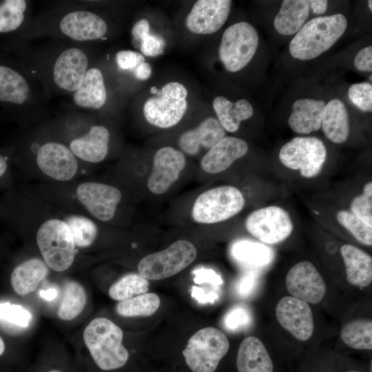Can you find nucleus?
Here are the masks:
<instances>
[{"label":"nucleus","mask_w":372,"mask_h":372,"mask_svg":"<svg viewBox=\"0 0 372 372\" xmlns=\"http://www.w3.org/2000/svg\"><path fill=\"white\" fill-rule=\"evenodd\" d=\"M123 338L122 329L105 318H96L85 327L84 343L99 371L116 372L127 366L130 353L123 344Z\"/></svg>","instance_id":"1"},{"label":"nucleus","mask_w":372,"mask_h":372,"mask_svg":"<svg viewBox=\"0 0 372 372\" xmlns=\"http://www.w3.org/2000/svg\"><path fill=\"white\" fill-rule=\"evenodd\" d=\"M347 27V19L340 13L313 18L305 23L291 39L289 52L301 61L315 59L331 48Z\"/></svg>","instance_id":"2"},{"label":"nucleus","mask_w":372,"mask_h":372,"mask_svg":"<svg viewBox=\"0 0 372 372\" xmlns=\"http://www.w3.org/2000/svg\"><path fill=\"white\" fill-rule=\"evenodd\" d=\"M36 240L48 267L57 272L68 269L75 258L76 246L65 220L50 218L39 227Z\"/></svg>","instance_id":"3"},{"label":"nucleus","mask_w":372,"mask_h":372,"mask_svg":"<svg viewBox=\"0 0 372 372\" xmlns=\"http://www.w3.org/2000/svg\"><path fill=\"white\" fill-rule=\"evenodd\" d=\"M225 334L215 327H205L191 336L182 356L190 372H216L229 349Z\"/></svg>","instance_id":"4"},{"label":"nucleus","mask_w":372,"mask_h":372,"mask_svg":"<svg viewBox=\"0 0 372 372\" xmlns=\"http://www.w3.org/2000/svg\"><path fill=\"white\" fill-rule=\"evenodd\" d=\"M245 198L235 187L223 185L207 190L196 199L192 211L198 223H220L238 214L244 207Z\"/></svg>","instance_id":"5"},{"label":"nucleus","mask_w":372,"mask_h":372,"mask_svg":"<svg viewBox=\"0 0 372 372\" xmlns=\"http://www.w3.org/2000/svg\"><path fill=\"white\" fill-rule=\"evenodd\" d=\"M187 90L177 81L165 84L158 94L147 99L143 107L145 120L160 128L178 124L187 109Z\"/></svg>","instance_id":"6"},{"label":"nucleus","mask_w":372,"mask_h":372,"mask_svg":"<svg viewBox=\"0 0 372 372\" xmlns=\"http://www.w3.org/2000/svg\"><path fill=\"white\" fill-rule=\"evenodd\" d=\"M196 256V248L192 242L179 240L162 251L143 257L137 268L139 274L145 279L158 280L183 271Z\"/></svg>","instance_id":"7"},{"label":"nucleus","mask_w":372,"mask_h":372,"mask_svg":"<svg viewBox=\"0 0 372 372\" xmlns=\"http://www.w3.org/2000/svg\"><path fill=\"white\" fill-rule=\"evenodd\" d=\"M259 43L258 34L249 23L240 21L229 26L223 32L218 50L225 69L236 72L253 59Z\"/></svg>","instance_id":"8"},{"label":"nucleus","mask_w":372,"mask_h":372,"mask_svg":"<svg viewBox=\"0 0 372 372\" xmlns=\"http://www.w3.org/2000/svg\"><path fill=\"white\" fill-rule=\"evenodd\" d=\"M326 158L324 143L314 136L295 137L285 144L279 152V159L285 167L299 170L305 178L319 174Z\"/></svg>","instance_id":"9"},{"label":"nucleus","mask_w":372,"mask_h":372,"mask_svg":"<svg viewBox=\"0 0 372 372\" xmlns=\"http://www.w3.org/2000/svg\"><path fill=\"white\" fill-rule=\"evenodd\" d=\"M245 227L256 239L270 245L285 240L293 229L289 214L278 206H268L254 211L247 216Z\"/></svg>","instance_id":"10"},{"label":"nucleus","mask_w":372,"mask_h":372,"mask_svg":"<svg viewBox=\"0 0 372 372\" xmlns=\"http://www.w3.org/2000/svg\"><path fill=\"white\" fill-rule=\"evenodd\" d=\"M79 203L95 218L107 222L113 218L122 194L117 187L94 181L80 183L76 189Z\"/></svg>","instance_id":"11"},{"label":"nucleus","mask_w":372,"mask_h":372,"mask_svg":"<svg viewBox=\"0 0 372 372\" xmlns=\"http://www.w3.org/2000/svg\"><path fill=\"white\" fill-rule=\"evenodd\" d=\"M40 170L57 181H69L76 174L79 163L69 147L56 141L42 144L36 154Z\"/></svg>","instance_id":"12"},{"label":"nucleus","mask_w":372,"mask_h":372,"mask_svg":"<svg viewBox=\"0 0 372 372\" xmlns=\"http://www.w3.org/2000/svg\"><path fill=\"white\" fill-rule=\"evenodd\" d=\"M285 284L291 296L311 304L325 296L326 285L316 267L309 261H301L288 271Z\"/></svg>","instance_id":"13"},{"label":"nucleus","mask_w":372,"mask_h":372,"mask_svg":"<svg viewBox=\"0 0 372 372\" xmlns=\"http://www.w3.org/2000/svg\"><path fill=\"white\" fill-rule=\"evenodd\" d=\"M186 165L184 154L172 147L160 148L153 159L152 171L147 180V187L154 194H162L179 178Z\"/></svg>","instance_id":"14"},{"label":"nucleus","mask_w":372,"mask_h":372,"mask_svg":"<svg viewBox=\"0 0 372 372\" xmlns=\"http://www.w3.org/2000/svg\"><path fill=\"white\" fill-rule=\"evenodd\" d=\"M231 5L230 0L196 1L185 19V26L194 34H213L227 21Z\"/></svg>","instance_id":"15"},{"label":"nucleus","mask_w":372,"mask_h":372,"mask_svg":"<svg viewBox=\"0 0 372 372\" xmlns=\"http://www.w3.org/2000/svg\"><path fill=\"white\" fill-rule=\"evenodd\" d=\"M276 316L280 324L299 340L306 341L313 335V313L307 302L285 296L277 303Z\"/></svg>","instance_id":"16"},{"label":"nucleus","mask_w":372,"mask_h":372,"mask_svg":"<svg viewBox=\"0 0 372 372\" xmlns=\"http://www.w3.org/2000/svg\"><path fill=\"white\" fill-rule=\"evenodd\" d=\"M88 70V57L79 48L64 50L54 61L52 76L61 90L74 93L80 87Z\"/></svg>","instance_id":"17"},{"label":"nucleus","mask_w":372,"mask_h":372,"mask_svg":"<svg viewBox=\"0 0 372 372\" xmlns=\"http://www.w3.org/2000/svg\"><path fill=\"white\" fill-rule=\"evenodd\" d=\"M60 31L77 41H89L103 38L108 27L105 21L94 12L74 10L65 14L59 24Z\"/></svg>","instance_id":"18"},{"label":"nucleus","mask_w":372,"mask_h":372,"mask_svg":"<svg viewBox=\"0 0 372 372\" xmlns=\"http://www.w3.org/2000/svg\"><path fill=\"white\" fill-rule=\"evenodd\" d=\"M248 149V145L243 139L225 136L208 149L200 161V167L208 174L223 172L234 161L243 157Z\"/></svg>","instance_id":"19"},{"label":"nucleus","mask_w":372,"mask_h":372,"mask_svg":"<svg viewBox=\"0 0 372 372\" xmlns=\"http://www.w3.org/2000/svg\"><path fill=\"white\" fill-rule=\"evenodd\" d=\"M218 119L208 117L198 126L181 134L178 140L180 149L189 156L199 153L201 148L209 149L226 136Z\"/></svg>","instance_id":"20"},{"label":"nucleus","mask_w":372,"mask_h":372,"mask_svg":"<svg viewBox=\"0 0 372 372\" xmlns=\"http://www.w3.org/2000/svg\"><path fill=\"white\" fill-rule=\"evenodd\" d=\"M110 138V132L105 127L92 125L85 134L72 139L69 148L81 160L100 163L107 155Z\"/></svg>","instance_id":"21"},{"label":"nucleus","mask_w":372,"mask_h":372,"mask_svg":"<svg viewBox=\"0 0 372 372\" xmlns=\"http://www.w3.org/2000/svg\"><path fill=\"white\" fill-rule=\"evenodd\" d=\"M325 102L311 98L296 100L288 118L290 128L301 134H309L321 127Z\"/></svg>","instance_id":"22"},{"label":"nucleus","mask_w":372,"mask_h":372,"mask_svg":"<svg viewBox=\"0 0 372 372\" xmlns=\"http://www.w3.org/2000/svg\"><path fill=\"white\" fill-rule=\"evenodd\" d=\"M238 372H273L271 358L260 340L246 337L240 342L236 359Z\"/></svg>","instance_id":"23"},{"label":"nucleus","mask_w":372,"mask_h":372,"mask_svg":"<svg viewBox=\"0 0 372 372\" xmlns=\"http://www.w3.org/2000/svg\"><path fill=\"white\" fill-rule=\"evenodd\" d=\"M107 90L102 72L89 68L78 90L73 93V101L79 107L99 110L105 103Z\"/></svg>","instance_id":"24"},{"label":"nucleus","mask_w":372,"mask_h":372,"mask_svg":"<svg viewBox=\"0 0 372 372\" xmlns=\"http://www.w3.org/2000/svg\"><path fill=\"white\" fill-rule=\"evenodd\" d=\"M347 281L359 287L369 286L372 281V258L362 249L345 244L340 247Z\"/></svg>","instance_id":"25"},{"label":"nucleus","mask_w":372,"mask_h":372,"mask_svg":"<svg viewBox=\"0 0 372 372\" xmlns=\"http://www.w3.org/2000/svg\"><path fill=\"white\" fill-rule=\"evenodd\" d=\"M49 267L39 258H31L17 265L12 271L10 282L14 291L24 296L36 290L47 276Z\"/></svg>","instance_id":"26"},{"label":"nucleus","mask_w":372,"mask_h":372,"mask_svg":"<svg viewBox=\"0 0 372 372\" xmlns=\"http://www.w3.org/2000/svg\"><path fill=\"white\" fill-rule=\"evenodd\" d=\"M321 127L331 142L340 144L347 140L349 134V115L341 100L333 99L325 105Z\"/></svg>","instance_id":"27"},{"label":"nucleus","mask_w":372,"mask_h":372,"mask_svg":"<svg viewBox=\"0 0 372 372\" xmlns=\"http://www.w3.org/2000/svg\"><path fill=\"white\" fill-rule=\"evenodd\" d=\"M212 105L218 121L229 132H236L240 123L254 114L252 105L243 99L231 102L225 96H218L214 99Z\"/></svg>","instance_id":"28"},{"label":"nucleus","mask_w":372,"mask_h":372,"mask_svg":"<svg viewBox=\"0 0 372 372\" xmlns=\"http://www.w3.org/2000/svg\"><path fill=\"white\" fill-rule=\"evenodd\" d=\"M309 1L285 0L273 21L276 31L282 35L296 34L304 25L309 14Z\"/></svg>","instance_id":"29"},{"label":"nucleus","mask_w":372,"mask_h":372,"mask_svg":"<svg viewBox=\"0 0 372 372\" xmlns=\"http://www.w3.org/2000/svg\"><path fill=\"white\" fill-rule=\"evenodd\" d=\"M31 89L28 80L17 70L0 65V101L23 105L30 97Z\"/></svg>","instance_id":"30"},{"label":"nucleus","mask_w":372,"mask_h":372,"mask_svg":"<svg viewBox=\"0 0 372 372\" xmlns=\"http://www.w3.org/2000/svg\"><path fill=\"white\" fill-rule=\"evenodd\" d=\"M231 253L238 262L254 267H265L273 258L271 248L249 240H239L234 242Z\"/></svg>","instance_id":"31"},{"label":"nucleus","mask_w":372,"mask_h":372,"mask_svg":"<svg viewBox=\"0 0 372 372\" xmlns=\"http://www.w3.org/2000/svg\"><path fill=\"white\" fill-rule=\"evenodd\" d=\"M340 336L342 341L353 349L371 350L372 322L364 319L351 321L342 328Z\"/></svg>","instance_id":"32"},{"label":"nucleus","mask_w":372,"mask_h":372,"mask_svg":"<svg viewBox=\"0 0 372 372\" xmlns=\"http://www.w3.org/2000/svg\"><path fill=\"white\" fill-rule=\"evenodd\" d=\"M161 300L154 293H145L132 298L120 301L116 306V311L121 316H149L159 308Z\"/></svg>","instance_id":"33"},{"label":"nucleus","mask_w":372,"mask_h":372,"mask_svg":"<svg viewBox=\"0 0 372 372\" xmlns=\"http://www.w3.org/2000/svg\"><path fill=\"white\" fill-rule=\"evenodd\" d=\"M86 301L87 296L84 287L77 282H68L58 311L59 318L63 320L74 319L83 311Z\"/></svg>","instance_id":"34"},{"label":"nucleus","mask_w":372,"mask_h":372,"mask_svg":"<svg viewBox=\"0 0 372 372\" xmlns=\"http://www.w3.org/2000/svg\"><path fill=\"white\" fill-rule=\"evenodd\" d=\"M149 281L139 273H127L114 282L109 289V296L122 301L147 293Z\"/></svg>","instance_id":"35"},{"label":"nucleus","mask_w":372,"mask_h":372,"mask_svg":"<svg viewBox=\"0 0 372 372\" xmlns=\"http://www.w3.org/2000/svg\"><path fill=\"white\" fill-rule=\"evenodd\" d=\"M76 247L86 248L91 246L98 235V227L90 218L78 214H72L65 218Z\"/></svg>","instance_id":"36"},{"label":"nucleus","mask_w":372,"mask_h":372,"mask_svg":"<svg viewBox=\"0 0 372 372\" xmlns=\"http://www.w3.org/2000/svg\"><path fill=\"white\" fill-rule=\"evenodd\" d=\"M27 2L24 0H6L0 3V32L17 30L25 19Z\"/></svg>","instance_id":"37"},{"label":"nucleus","mask_w":372,"mask_h":372,"mask_svg":"<svg viewBox=\"0 0 372 372\" xmlns=\"http://www.w3.org/2000/svg\"><path fill=\"white\" fill-rule=\"evenodd\" d=\"M337 221L347 229L356 240L366 245H372V227L348 210H340L336 214Z\"/></svg>","instance_id":"38"},{"label":"nucleus","mask_w":372,"mask_h":372,"mask_svg":"<svg viewBox=\"0 0 372 372\" xmlns=\"http://www.w3.org/2000/svg\"><path fill=\"white\" fill-rule=\"evenodd\" d=\"M351 211L354 215L372 227V182L366 183L362 194L355 196L351 203Z\"/></svg>","instance_id":"39"},{"label":"nucleus","mask_w":372,"mask_h":372,"mask_svg":"<svg viewBox=\"0 0 372 372\" xmlns=\"http://www.w3.org/2000/svg\"><path fill=\"white\" fill-rule=\"evenodd\" d=\"M0 319L25 328L30 324L32 314L21 305L3 302L0 303Z\"/></svg>","instance_id":"40"},{"label":"nucleus","mask_w":372,"mask_h":372,"mask_svg":"<svg viewBox=\"0 0 372 372\" xmlns=\"http://www.w3.org/2000/svg\"><path fill=\"white\" fill-rule=\"evenodd\" d=\"M351 103L363 112L372 111V85L367 82L354 83L348 90Z\"/></svg>","instance_id":"41"},{"label":"nucleus","mask_w":372,"mask_h":372,"mask_svg":"<svg viewBox=\"0 0 372 372\" xmlns=\"http://www.w3.org/2000/svg\"><path fill=\"white\" fill-rule=\"evenodd\" d=\"M252 321L249 309L241 304L231 308L224 317V326L229 331H236L247 327Z\"/></svg>","instance_id":"42"},{"label":"nucleus","mask_w":372,"mask_h":372,"mask_svg":"<svg viewBox=\"0 0 372 372\" xmlns=\"http://www.w3.org/2000/svg\"><path fill=\"white\" fill-rule=\"evenodd\" d=\"M164 46V39L161 36L151 34L149 32L142 37L138 48L143 56L154 57L163 53Z\"/></svg>","instance_id":"43"},{"label":"nucleus","mask_w":372,"mask_h":372,"mask_svg":"<svg viewBox=\"0 0 372 372\" xmlns=\"http://www.w3.org/2000/svg\"><path fill=\"white\" fill-rule=\"evenodd\" d=\"M115 60L119 69L132 71L145 61L142 54L130 50L118 51L116 54Z\"/></svg>","instance_id":"44"},{"label":"nucleus","mask_w":372,"mask_h":372,"mask_svg":"<svg viewBox=\"0 0 372 372\" xmlns=\"http://www.w3.org/2000/svg\"><path fill=\"white\" fill-rule=\"evenodd\" d=\"M194 282L197 285L209 284L215 287H220L223 280L220 274L211 269L200 267L192 271Z\"/></svg>","instance_id":"45"},{"label":"nucleus","mask_w":372,"mask_h":372,"mask_svg":"<svg viewBox=\"0 0 372 372\" xmlns=\"http://www.w3.org/2000/svg\"><path fill=\"white\" fill-rule=\"evenodd\" d=\"M258 282V274L255 271H249L243 274L236 284V291L242 297L251 295Z\"/></svg>","instance_id":"46"},{"label":"nucleus","mask_w":372,"mask_h":372,"mask_svg":"<svg viewBox=\"0 0 372 372\" xmlns=\"http://www.w3.org/2000/svg\"><path fill=\"white\" fill-rule=\"evenodd\" d=\"M191 296L200 304L214 303L218 300L220 295L215 289H208L193 286Z\"/></svg>","instance_id":"47"},{"label":"nucleus","mask_w":372,"mask_h":372,"mask_svg":"<svg viewBox=\"0 0 372 372\" xmlns=\"http://www.w3.org/2000/svg\"><path fill=\"white\" fill-rule=\"evenodd\" d=\"M355 67L360 71L372 70V47L366 46L360 50L354 59Z\"/></svg>","instance_id":"48"},{"label":"nucleus","mask_w":372,"mask_h":372,"mask_svg":"<svg viewBox=\"0 0 372 372\" xmlns=\"http://www.w3.org/2000/svg\"><path fill=\"white\" fill-rule=\"evenodd\" d=\"M150 32V24L147 19H141L136 21L132 28V43L135 48H138L142 37Z\"/></svg>","instance_id":"49"},{"label":"nucleus","mask_w":372,"mask_h":372,"mask_svg":"<svg viewBox=\"0 0 372 372\" xmlns=\"http://www.w3.org/2000/svg\"><path fill=\"white\" fill-rule=\"evenodd\" d=\"M152 72V66L147 62L140 63L133 70L135 78L139 81H145L149 78Z\"/></svg>","instance_id":"50"},{"label":"nucleus","mask_w":372,"mask_h":372,"mask_svg":"<svg viewBox=\"0 0 372 372\" xmlns=\"http://www.w3.org/2000/svg\"><path fill=\"white\" fill-rule=\"evenodd\" d=\"M309 1V7L316 14H324L327 8L328 2L324 0H311Z\"/></svg>","instance_id":"51"},{"label":"nucleus","mask_w":372,"mask_h":372,"mask_svg":"<svg viewBox=\"0 0 372 372\" xmlns=\"http://www.w3.org/2000/svg\"><path fill=\"white\" fill-rule=\"evenodd\" d=\"M9 172V158L0 153V182L7 176Z\"/></svg>","instance_id":"52"},{"label":"nucleus","mask_w":372,"mask_h":372,"mask_svg":"<svg viewBox=\"0 0 372 372\" xmlns=\"http://www.w3.org/2000/svg\"><path fill=\"white\" fill-rule=\"evenodd\" d=\"M40 296L42 298L50 301L56 298L57 296V291L54 289H49L47 290H42L40 291Z\"/></svg>","instance_id":"53"},{"label":"nucleus","mask_w":372,"mask_h":372,"mask_svg":"<svg viewBox=\"0 0 372 372\" xmlns=\"http://www.w3.org/2000/svg\"><path fill=\"white\" fill-rule=\"evenodd\" d=\"M5 351H6V344L0 336V358L4 355Z\"/></svg>","instance_id":"54"},{"label":"nucleus","mask_w":372,"mask_h":372,"mask_svg":"<svg viewBox=\"0 0 372 372\" xmlns=\"http://www.w3.org/2000/svg\"><path fill=\"white\" fill-rule=\"evenodd\" d=\"M43 372H65V371L62 368L52 366L50 368H46L45 371H44Z\"/></svg>","instance_id":"55"},{"label":"nucleus","mask_w":372,"mask_h":372,"mask_svg":"<svg viewBox=\"0 0 372 372\" xmlns=\"http://www.w3.org/2000/svg\"><path fill=\"white\" fill-rule=\"evenodd\" d=\"M368 5H369V8L370 10L371 11L372 10V1H368Z\"/></svg>","instance_id":"56"},{"label":"nucleus","mask_w":372,"mask_h":372,"mask_svg":"<svg viewBox=\"0 0 372 372\" xmlns=\"http://www.w3.org/2000/svg\"><path fill=\"white\" fill-rule=\"evenodd\" d=\"M349 372H359V371H349Z\"/></svg>","instance_id":"57"}]
</instances>
